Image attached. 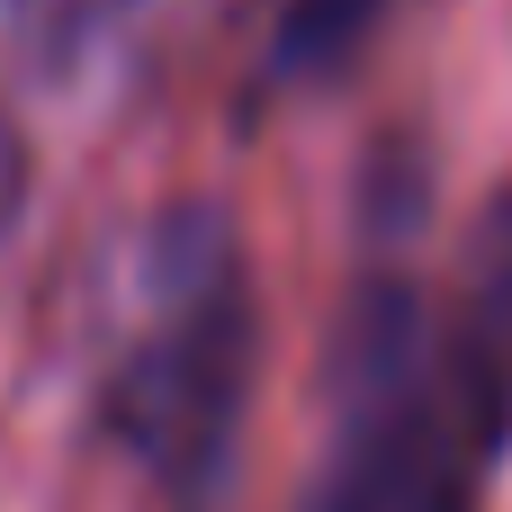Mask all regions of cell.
I'll use <instances>...</instances> for the list:
<instances>
[{
	"instance_id": "cell-1",
	"label": "cell",
	"mask_w": 512,
	"mask_h": 512,
	"mask_svg": "<svg viewBox=\"0 0 512 512\" xmlns=\"http://www.w3.org/2000/svg\"><path fill=\"white\" fill-rule=\"evenodd\" d=\"M243 369H252V279L234 261V234L207 207L162 216L117 261V306L99 342L108 423L171 486H198L243 405Z\"/></svg>"
},
{
	"instance_id": "cell-2",
	"label": "cell",
	"mask_w": 512,
	"mask_h": 512,
	"mask_svg": "<svg viewBox=\"0 0 512 512\" xmlns=\"http://www.w3.org/2000/svg\"><path fill=\"white\" fill-rule=\"evenodd\" d=\"M126 0H0V99L27 117V99L117 18Z\"/></svg>"
},
{
	"instance_id": "cell-3",
	"label": "cell",
	"mask_w": 512,
	"mask_h": 512,
	"mask_svg": "<svg viewBox=\"0 0 512 512\" xmlns=\"http://www.w3.org/2000/svg\"><path fill=\"white\" fill-rule=\"evenodd\" d=\"M27 171H36V135H27V117L0 99V225L18 216V198H27Z\"/></svg>"
}]
</instances>
